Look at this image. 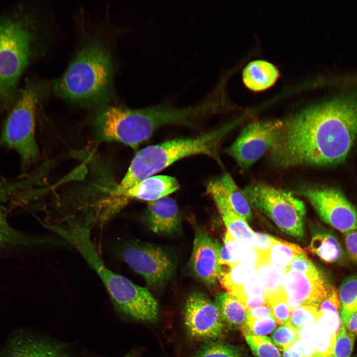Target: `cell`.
<instances>
[{
  "label": "cell",
  "mask_w": 357,
  "mask_h": 357,
  "mask_svg": "<svg viewBox=\"0 0 357 357\" xmlns=\"http://www.w3.org/2000/svg\"><path fill=\"white\" fill-rule=\"evenodd\" d=\"M272 333L271 340L282 352L290 349L300 339L299 331L289 322L280 325Z\"/></svg>",
  "instance_id": "obj_30"
},
{
  "label": "cell",
  "mask_w": 357,
  "mask_h": 357,
  "mask_svg": "<svg viewBox=\"0 0 357 357\" xmlns=\"http://www.w3.org/2000/svg\"><path fill=\"white\" fill-rule=\"evenodd\" d=\"M304 252L298 245L276 238L269 252L268 262L286 269L297 255Z\"/></svg>",
  "instance_id": "obj_25"
},
{
  "label": "cell",
  "mask_w": 357,
  "mask_h": 357,
  "mask_svg": "<svg viewBox=\"0 0 357 357\" xmlns=\"http://www.w3.org/2000/svg\"><path fill=\"white\" fill-rule=\"evenodd\" d=\"M215 302L224 323L231 327L239 329L244 324L247 310L238 298L226 293L219 295Z\"/></svg>",
  "instance_id": "obj_21"
},
{
  "label": "cell",
  "mask_w": 357,
  "mask_h": 357,
  "mask_svg": "<svg viewBox=\"0 0 357 357\" xmlns=\"http://www.w3.org/2000/svg\"><path fill=\"white\" fill-rule=\"evenodd\" d=\"M265 305L270 309L278 325L287 323L290 319L292 310L287 304V295L282 287L279 290L263 296Z\"/></svg>",
  "instance_id": "obj_26"
},
{
  "label": "cell",
  "mask_w": 357,
  "mask_h": 357,
  "mask_svg": "<svg viewBox=\"0 0 357 357\" xmlns=\"http://www.w3.org/2000/svg\"><path fill=\"white\" fill-rule=\"evenodd\" d=\"M19 1L0 12V116L18 99L22 77L40 55L41 35L36 11Z\"/></svg>",
  "instance_id": "obj_2"
},
{
  "label": "cell",
  "mask_w": 357,
  "mask_h": 357,
  "mask_svg": "<svg viewBox=\"0 0 357 357\" xmlns=\"http://www.w3.org/2000/svg\"><path fill=\"white\" fill-rule=\"evenodd\" d=\"M278 76L277 68L272 63L262 60L249 62L242 73L245 85L254 91H263L270 87L275 83Z\"/></svg>",
  "instance_id": "obj_19"
},
{
  "label": "cell",
  "mask_w": 357,
  "mask_h": 357,
  "mask_svg": "<svg viewBox=\"0 0 357 357\" xmlns=\"http://www.w3.org/2000/svg\"><path fill=\"white\" fill-rule=\"evenodd\" d=\"M297 193L307 199L321 220L343 234L357 230V208L340 190L310 186Z\"/></svg>",
  "instance_id": "obj_9"
},
{
  "label": "cell",
  "mask_w": 357,
  "mask_h": 357,
  "mask_svg": "<svg viewBox=\"0 0 357 357\" xmlns=\"http://www.w3.org/2000/svg\"><path fill=\"white\" fill-rule=\"evenodd\" d=\"M264 293V286L255 272L244 284L239 300L244 304V302L247 298L263 296Z\"/></svg>",
  "instance_id": "obj_34"
},
{
  "label": "cell",
  "mask_w": 357,
  "mask_h": 357,
  "mask_svg": "<svg viewBox=\"0 0 357 357\" xmlns=\"http://www.w3.org/2000/svg\"><path fill=\"white\" fill-rule=\"evenodd\" d=\"M290 349L298 353L302 357H316L313 347L308 341L301 338Z\"/></svg>",
  "instance_id": "obj_38"
},
{
  "label": "cell",
  "mask_w": 357,
  "mask_h": 357,
  "mask_svg": "<svg viewBox=\"0 0 357 357\" xmlns=\"http://www.w3.org/2000/svg\"><path fill=\"white\" fill-rule=\"evenodd\" d=\"M282 124L280 119L249 123L226 152L242 169L247 170L269 151Z\"/></svg>",
  "instance_id": "obj_10"
},
{
  "label": "cell",
  "mask_w": 357,
  "mask_h": 357,
  "mask_svg": "<svg viewBox=\"0 0 357 357\" xmlns=\"http://www.w3.org/2000/svg\"><path fill=\"white\" fill-rule=\"evenodd\" d=\"M184 324L189 337L197 341H214L223 334L224 322L219 307L202 293L194 292L183 308Z\"/></svg>",
  "instance_id": "obj_11"
},
{
  "label": "cell",
  "mask_w": 357,
  "mask_h": 357,
  "mask_svg": "<svg viewBox=\"0 0 357 357\" xmlns=\"http://www.w3.org/2000/svg\"><path fill=\"white\" fill-rule=\"evenodd\" d=\"M329 286L320 270L306 273L290 270L286 271L282 288L292 308L308 305L319 309L327 297Z\"/></svg>",
  "instance_id": "obj_12"
},
{
  "label": "cell",
  "mask_w": 357,
  "mask_h": 357,
  "mask_svg": "<svg viewBox=\"0 0 357 357\" xmlns=\"http://www.w3.org/2000/svg\"><path fill=\"white\" fill-rule=\"evenodd\" d=\"M239 122L238 119L197 137L172 139L143 148L133 157L125 175L114 190L115 194L119 197L122 192L188 156L205 155L221 164L219 153L221 142Z\"/></svg>",
  "instance_id": "obj_4"
},
{
  "label": "cell",
  "mask_w": 357,
  "mask_h": 357,
  "mask_svg": "<svg viewBox=\"0 0 357 357\" xmlns=\"http://www.w3.org/2000/svg\"><path fill=\"white\" fill-rule=\"evenodd\" d=\"M46 91L45 82L26 76L17 100L4 117L0 132V147L16 152L24 167L39 158L35 136L36 111Z\"/></svg>",
  "instance_id": "obj_5"
},
{
  "label": "cell",
  "mask_w": 357,
  "mask_h": 357,
  "mask_svg": "<svg viewBox=\"0 0 357 357\" xmlns=\"http://www.w3.org/2000/svg\"></svg>",
  "instance_id": "obj_44"
},
{
  "label": "cell",
  "mask_w": 357,
  "mask_h": 357,
  "mask_svg": "<svg viewBox=\"0 0 357 357\" xmlns=\"http://www.w3.org/2000/svg\"><path fill=\"white\" fill-rule=\"evenodd\" d=\"M206 192L214 200L221 216L232 212L246 220L252 218L248 200L229 174L226 173L210 181L206 186Z\"/></svg>",
  "instance_id": "obj_15"
},
{
  "label": "cell",
  "mask_w": 357,
  "mask_h": 357,
  "mask_svg": "<svg viewBox=\"0 0 357 357\" xmlns=\"http://www.w3.org/2000/svg\"><path fill=\"white\" fill-rule=\"evenodd\" d=\"M308 248L322 261L328 263L341 264L344 262L346 257L339 239L334 235L328 233L315 235Z\"/></svg>",
  "instance_id": "obj_20"
},
{
  "label": "cell",
  "mask_w": 357,
  "mask_h": 357,
  "mask_svg": "<svg viewBox=\"0 0 357 357\" xmlns=\"http://www.w3.org/2000/svg\"><path fill=\"white\" fill-rule=\"evenodd\" d=\"M117 251L120 258L141 275L150 287H162L174 274V258L161 247L132 241L121 244Z\"/></svg>",
  "instance_id": "obj_8"
},
{
  "label": "cell",
  "mask_w": 357,
  "mask_h": 357,
  "mask_svg": "<svg viewBox=\"0 0 357 357\" xmlns=\"http://www.w3.org/2000/svg\"><path fill=\"white\" fill-rule=\"evenodd\" d=\"M254 269L264 286V294L276 291L282 287L286 269L268 262L261 264Z\"/></svg>",
  "instance_id": "obj_27"
},
{
  "label": "cell",
  "mask_w": 357,
  "mask_h": 357,
  "mask_svg": "<svg viewBox=\"0 0 357 357\" xmlns=\"http://www.w3.org/2000/svg\"><path fill=\"white\" fill-rule=\"evenodd\" d=\"M277 325L273 316H267L246 320L239 329L243 336L248 335L262 336L272 333Z\"/></svg>",
  "instance_id": "obj_31"
},
{
  "label": "cell",
  "mask_w": 357,
  "mask_h": 357,
  "mask_svg": "<svg viewBox=\"0 0 357 357\" xmlns=\"http://www.w3.org/2000/svg\"><path fill=\"white\" fill-rule=\"evenodd\" d=\"M227 232L235 240L252 248L257 242L256 233L249 227L246 220L235 213H228L221 216Z\"/></svg>",
  "instance_id": "obj_24"
},
{
  "label": "cell",
  "mask_w": 357,
  "mask_h": 357,
  "mask_svg": "<svg viewBox=\"0 0 357 357\" xmlns=\"http://www.w3.org/2000/svg\"><path fill=\"white\" fill-rule=\"evenodd\" d=\"M124 357H137V356L134 353H129L126 354Z\"/></svg>",
  "instance_id": "obj_43"
},
{
  "label": "cell",
  "mask_w": 357,
  "mask_h": 357,
  "mask_svg": "<svg viewBox=\"0 0 357 357\" xmlns=\"http://www.w3.org/2000/svg\"><path fill=\"white\" fill-rule=\"evenodd\" d=\"M226 266L219 281L227 293L239 299L244 284L255 270L253 267L241 263Z\"/></svg>",
  "instance_id": "obj_22"
},
{
  "label": "cell",
  "mask_w": 357,
  "mask_h": 357,
  "mask_svg": "<svg viewBox=\"0 0 357 357\" xmlns=\"http://www.w3.org/2000/svg\"><path fill=\"white\" fill-rule=\"evenodd\" d=\"M267 316H273L268 307L266 305H264L248 310L246 320L254 319Z\"/></svg>",
  "instance_id": "obj_39"
},
{
  "label": "cell",
  "mask_w": 357,
  "mask_h": 357,
  "mask_svg": "<svg viewBox=\"0 0 357 357\" xmlns=\"http://www.w3.org/2000/svg\"><path fill=\"white\" fill-rule=\"evenodd\" d=\"M237 350L232 346L219 342H205L190 357H238Z\"/></svg>",
  "instance_id": "obj_32"
},
{
  "label": "cell",
  "mask_w": 357,
  "mask_h": 357,
  "mask_svg": "<svg viewBox=\"0 0 357 357\" xmlns=\"http://www.w3.org/2000/svg\"><path fill=\"white\" fill-rule=\"evenodd\" d=\"M340 302L341 323L346 325L357 311V274L345 278L338 290Z\"/></svg>",
  "instance_id": "obj_23"
},
{
  "label": "cell",
  "mask_w": 357,
  "mask_h": 357,
  "mask_svg": "<svg viewBox=\"0 0 357 357\" xmlns=\"http://www.w3.org/2000/svg\"><path fill=\"white\" fill-rule=\"evenodd\" d=\"M243 192L249 202L282 231L296 238L303 236L306 210L302 201L291 192L263 183H251Z\"/></svg>",
  "instance_id": "obj_7"
},
{
  "label": "cell",
  "mask_w": 357,
  "mask_h": 357,
  "mask_svg": "<svg viewBox=\"0 0 357 357\" xmlns=\"http://www.w3.org/2000/svg\"><path fill=\"white\" fill-rule=\"evenodd\" d=\"M343 235L346 252L350 258L357 264V230Z\"/></svg>",
  "instance_id": "obj_37"
},
{
  "label": "cell",
  "mask_w": 357,
  "mask_h": 357,
  "mask_svg": "<svg viewBox=\"0 0 357 357\" xmlns=\"http://www.w3.org/2000/svg\"><path fill=\"white\" fill-rule=\"evenodd\" d=\"M244 305L247 311L254 308L265 305V301L263 296H257L247 298Z\"/></svg>",
  "instance_id": "obj_40"
},
{
  "label": "cell",
  "mask_w": 357,
  "mask_h": 357,
  "mask_svg": "<svg viewBox=\"0 0 357 357\" xmlns=\"http://www.w3.org/2000/svg\"><path fill=\"white\" fill-rule=\"evenodd\" d=\"M347 332L352 335L357 336V311L352 316L347 324L345 325Z\"/></svg>",
  "instance_id": "obj_41"
},
{
  "label": "cell",
  "mask_w": 357,
  "mask_h": 357,
  "mask_svg": "<svg viewBox=\"0 0 357 357\" xmlns=\"http://www.w3.org/2000/svg\"><path fill=\"white\" fill-rule=\"evenodd\" d=\"M283 120L268 152L275 166H325L344 161L357 139V92L345 93Z\"/></svg>",
  "instance_id": "obj_1"
},
{
  "label": "cell",
  "mask_w": 357,
  "mask_h": 357,
  "mask_svg": "<svg viewBox=\"0 0 357 357\" xmlns=\"http://www.w3.org/2000/svg\"><path fill=\"white\" fill-rule=\"evenodd\" d=\"M356 338L349 333L345 326L341 324L338 331L332 353L329 357H350Z\"/></svg>",
  "instance_id": "obj_33"
},
{
  "label": "cell",
  "mask_w": 357,
  "mask_h": 357,
  "mask_svg": "<svg viewBox=\"0 0 357 357\" xmlns=\"http://www.w3.org/2000/svg\"><path fill=\"white\" fill-rule=\"evenodd\" d=\"M146 219L150 229L157 234L171 235L180 230L178 208L176 201L170 197L149 202Z\"/></svg>",
  "instance_id": "obj_17"
},
{
  "label": "cell",
  "mask_w": 357,
  "mask_h": 357,
  "mask_svg": "<svg viewBox=\"0 0 357 357\" xmlns=\"http://www.w3.org/2000/svg\"><path fill=\"white\" fill-rule=\"evenodd\" d=\"M219 247L206 231L195 230L190 267L194 276L209 288L215 286L223 273Z\"/></svg>",
  "instance_id": "obj_13"
},
{
  "label": "cell",
  "mask_w": 357,
  "mask_h": 357,
  "mask_svg": "<svg viewBox=\"0 0 357 357\" xmlns=\"http://www.w3.org/2000/svg\"><path fill=\"white\" fill-rule=\"evenodd\" d=\"M78 251L102 282L117 310L138 321L152 323L157 321L159 305L147 288L109 269L92 241L81 243Z\"/></svg>",
  "instance_id": "obj_6"
},
{
  "label": "cell",
  "mask_w": 357,
  "mask_h": 357,
  "mask_svg": "<svg viewBox=\"0 0 357 357\" xmlns=\"http://www.w3.org/2000/svg\"></svg>",
  "instance_id": "obj_45"
},
{
  "label": "cell",
  "mask_w": 357,
  "mask_h": 357,
  "mask_svg": "<svg viewBox=\"0 0 357 357\" xmlns=\"http://www.w3.org/2000/svg\"><path fill=\"white\" fill-rule=\"evenodd\" d=\"M63 344L19 333L9 339L1 357H60Z\"/></svg>",
  "instance_id": "obj_16"
},
{
  "label": "cell",
  "mask_w": 357,
  "mask_h": 357,
  "mask_svg": "<svg viewBox=\"0 0 357 357\" xmlns=\"http://www.w3.org/2000/svg\"><path fill=\"white\" fill-rule=\"evenodd\" d=\"M323 315V314L316 307L302 305L292 311L288 322L299 331L318 321Z\"/></svg>",
  "instance_id": "obj_28"
},
{
  "label": "cell",
  "mask_w": 357,
  "mask_h": 357,
  "mask_svg": "<svg viewBox=\"0 0 357 357\" xmlns=\"http://www.w3.org/2000/svg\"><path fill=\"white\" fill-rule=\"evenodd\" d=\"M18 182L0 178V254L51 243L47 238L22 233L13 229L7 222L5 204L14 191L19 189L20 184Z\"/></svg>",
  "instance_id": "obj_14"
},
{
  "label": "cell",
  "mask_w": 357,
  "mask_h": 357,
  "mask_svg": "<svg viewBox=\"0 0 357 357\" xmlns=\"http://www.w3.org/2000/svg\"><path fill=\"white\" fill-rule=\"evenodd\" d=\"M283 357H302L299 354L291 349L283 352Z\"/></svg>",
  "instance_id": "obj_42"
},
{
  "label": "cell",
  "mask_w": 357,
  "mask_h": 357,
  "mask_svg": "<svg viewBox=\"0 0 357 357\" xmlns=\"http://www.w3.org/2000/svg\"><path fill=\"white\" fill-rule=\"evenodd\" d=\"M179 188L177 179L165 175L150 177L122 192L119 197L128 200L136 198L149 202L167 196Z\"/></svg>",
  "instance_id": "obj_18"
},
{
  "label": "cell",
  "mask_w": 357,
  "mask_h": 357,
  "mask_svg": "<svg viewBox=\"0 0 357 357\" xmlns=\"http://www.w3.org/2000/svg\"><path fill=\"white\" fill-rule=\"evenodd\" d=\"M253 354L256 357H282L271 339L266 336H244Z\"/></svg>",
  "instance_id": "obj_29"
},
{
  "label": "cell",
  "mask_w": 357,
  "mask_h": 357,
  "mask_svg": "<svg viewBox=\"0 0 357 357\" xmlns=\"http://www.w3.org/2000/svg\"><path fill=\"white\" fill-rule=\"evenodd\" d=\"M340 308V302L338 290L334 286L329 285L327 297L321 303L319 310L323 314L328 312L338 313Z\"/></svg>",
  "instance_id": "obj_35"
},
{
  "label": "cell",
  "mask_w": 357,
  "mask_h": 357,
  "mask_svg": "<svg viewBox=\"0 0 357 357\" xmlns=\"http://www.w3.org/2000/svg\"><path fill=\"white\" fill-rule=\"evenodd\" d=\"M114 66L107 49L90 42L76 54L64 73L53 82L63 98L87 106L109 101L114 94Z\"/></svg>",
  "instance_id": "obj_3"
},
{
  "label": "cell",
  "mask_w": 357,
  "mask_h": 357,
  "mask_svg": "<svg viewBox=\"0 0 357 357\" xmlns=\"http://www.w3.org/2000/svg\"><path fill=\"white\" fill-rule=\"evenodd\" d=\"M290 270L303 273L314 272L319 270L309 259L305 252L297 255L294 258L291 264L286 269V271Z\"/></svg>",
  "instance_id": "obj_36"
}]
</instances>
